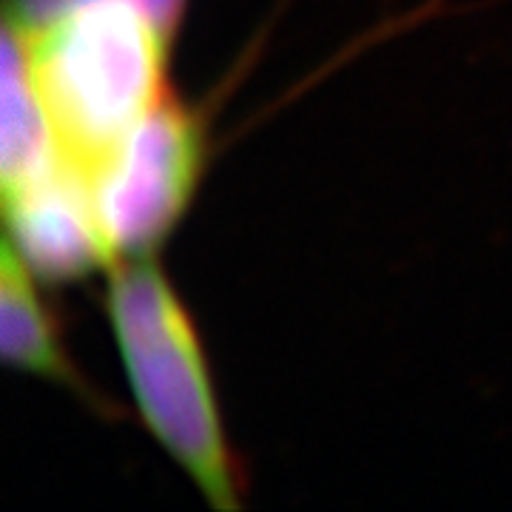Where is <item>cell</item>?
Returning a JSON list of instances; mask_svg holds the SVG:
<instances>
[{"label":"cell","mask_w":512,"mask_h":512,"mask_svg":"<svg viewBox=\"0 0 512 512\" xmlns=\"http://www.w3.org/2000/svg\"><path fill=\"white\" fill-rule=\"evenodd\" d=\"M23 35L57 163L100 191L131 134L168 92V32L140 0H74Z\"/></svg>","instance_id":"obj_1"},{"label":"cell","mask_w":512,"mask_h":512,"mask_svg":"<svg viewBox=\"0 0 512 512\" xmlns=\"http://www.w3.org/2000/svg\"><path fill=\"white\" fill-rule=\"evenodd\" d=\"M109 316L148 430L217 510H237V467L197 333L151 254L111 265Z\"/></svg>","instance_id":"obj_2"},{"label":"cell","mask_w":512,"mask_h":512,"mask_svg":"<svg viewBox=\"0 0 512 512\" xmlns=\"http://www.w3.org/2000/svg\"><path fill=\"white\" fill-rule=\"evenodd\" d=\"M202 151L200 123L165 92L97 191L117 259L151 254L183 217L200 177Z\"/></svg>","instance_id":"obj_3"},{"label":"cell","mask_w":512,"mask_h":512,"mask_svg":"<svg viewBox=\"0 0 512 512\" xmlns=\"http://www.w3.org/2000/svg\"><path fill=\"white\" fill-rule=\"evenodd\" d=\"M3 205L6 237L37 276L74 279L117 262L94 188L60 163L43 180L6 197Z\"/></svg>","instance_id":"obj_4"},{"label":"cell","mask_w":512,"mask_h":512,"mask_svg":"<svg viewBox=\"0 0 512 512\" xmlns=\"http://www.w3.org/2000/svg\"><path fill=\"white\" fill-rule=\"evenodd\" d=\"M3 200L43 180L57 165L55 140L35 89L29 52L12 20L3 26Z\"/></svg>","instance_id":"obj_5"},{"label":"cell","mask_w":512,"mask_h":512,"mask_svg":"<svg viewBox=\"0 0 512 512\" xmlns=\"http://www.w3.org/2000/svg\"><path fill=\"white\" fill-rule=\"evenodd\" d=\"M0 353L9 365L26 373H37L80 390V379L57 342L55 325L37 299L32 268L23 262L9 237L3 242L0 265Z\"/></svg>","instance_id":"obj_6"}]
</instances>
